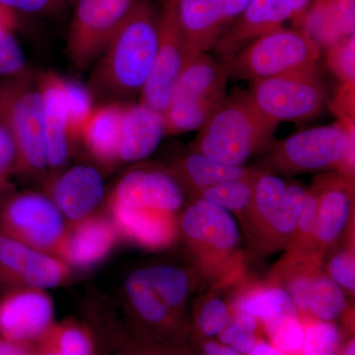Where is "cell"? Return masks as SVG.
<instances>
[{"instance_id": "cell-1", "label": "cell", "mask_w": 355, "mask_h": 355, "mask_svg": "<svg viewBox=\"0 0 355 355\" xmlns=\"http://www.w3.org/2000/svg\"><path fill=\"white\" fill-rule=\"evenodd\" d=\"M160 14L149 0H137L101 57L88 89L93 97L120 103L141 93L159 44Z\"/></svg>"}, {"instance_id": "cell-2", "label": "cell", "mask_w": 355, "mask_h": 355, "mask_svg": "<svg viewBox=\"0 0 355 355\" xmlns=\"http://www.w3.org/2000/svg\"><path fill=\"white\" fill-rule=\"evenodd\" d=\"M279 123L265 116L249 93L226 96L218 108L200 128L191 151L222 164L243 166L273 142Z\"/></svg>"}, {"instance_id": "cell-3", "label": "cell", "mask_w": 355, "mask_h": 355, "mask_svg": "<svg viewBox=\"0 0 355 355\" xmlns=\"http://www.w3.org/2000/svg\"><path fill=\"white\" fill-rule=\"evenodd\" d=\"M354 119L303 130L268 149L265 167L279 173L335 169L352 180L354 172Z\"/></svg>"}, {"instance_id": "cell-4", "label": "cell", "mask_w": 355, "mask_h": 355, "mask_svg": "<svg viewBox=\"0 0 355 355\" xmlns=\"http://www.w3.org/2000/svg\"><path fill=\"white\" fill-rule=\"evenodd\" d=\"M0 123L17 149L15 173L36 177L46 167L43 99L37 76L24 70L0 83Z\"/></svg>"}, {"instance_id": "cell-5", "label": "cell", "mask_w": 355, "mask_h": 355, "mask_svg": "<svg viewBox=\"0 0 355 355\" xmlns=\"http://www.w3.org/2000/svg\"><path fill=\"white\" fill-rule=\"evenodd\" d=\"M228 67L207 53L187 65L163 114L166 133L200 130L226 98Z\"/></svg>"}, {"instance_id": "cell-6", "label": "cell", "mask_w": 355, "mask_h": 355, "mask_svg": "<svg viewBox=\"0 0 355 355\" xmlns=\"http://www.w3.org/2000/svg\"><path fill=\"white\" fill-rule=\"evenodd\" d=\"M321 51L302 29L279 28L254 39L226 62L229 76L251 83L317 69Z\"/></svg>"}, {"instance_id": "cell-7", "label": "cell", "mask_w": 355, "mask_h": 355, "mask_svg": "<svg viewBox=\"0 0 355 355\" xmlns=\"http://www.w3.org/2000/svg\"><path fill=\"white\" fill-rule=\"evenodd\" d=\"M69 222L53 200L36 191L0 198V230L27 246L58 258Z\"/></svg>"}, {"instance_id": "cell-8", "label": "cell", "mask_w": 355, "mask_h": 355, "mask_svg": "<svg viewBox=\"0 0 355 355\" xmlns=\"http://www.w3.org/2000/svg\"><path fill=\"white\" fill-rule=\"evenodd\" d=\"M252 84L249 94L257 108L279 123L309 120L326 104V88L317 69L270 77Z\"/></svg>"}, {"instance_id": "cell-9", "label": "cell", "mask_w": 355, "mask_h": 355, "mask_svg": "<svg viewBox=\"0 0 355 355\" xmlns=\"http://www.w3.org/2000/svg\"><path fill=\"white\" fill-rule=\"evenodd\" d=\"M137 0H76L67 53L80 71L87 70L106 50Z\"/></svg>"}, {"instance_id": "cell-10", "label": "cell", "mask_w": 355, "mask_h": 355, "mask_svg": "<svg viewBox=\"0 0 355 355\" xmlns=\"http://www.w3.org/2000/svg\"><path fill=\"white\" fill-rule=\"evenodd\" d=\"M198 55L184 39L172 0H164L159 23L157 53L150 76L140 93L139 103L164 114L178 78Z\"/></svg>"}, {"instance_id": "cell-11", "label": "cell", "mask_w": 355, "mask_h": 355, "mask_svg": "<svg viewBox=\"0 0 355 355\" xmlns=\"http://www.w3.org/2000/svg\"><path fill=\"white\" fill-rule=\"evenodd\" d=\"M125 333L149 340H188L190 328L168 308L151 286L144 268L125 282Z\"/></svg>"}, {"instance_id": "cell-12", "label": "cell", "mask_w": 355, "mask_h": 355, "mask_svg": "<svg viewBox=\"0 0 355 355\" xmlns=\"http://www.w3.org/2000/svg\"><path fill=\"white\" fill-rule=\"evenodd\" d=\"M71 268L57 257L23 244L0 230V287L49 289L67 284Z\"/></svg>"}, {"instance_id": "cell-13", "label": "cell", "mask_w": 355, "mask_h": 355, "mask_svg": "<svg viewBox=\"0 0 355 355\" xmlns=\"http://www.w3.org/2000/svg\"><path fill=\"white\" fill-rule=\"evenodd\" d=\"M178 23L197 55L216 48L250 0H172Z\"/></svg>"}, {"instance_id": "cell-14", "label": "cell", "mask_w": 355, "mask_h": 355, "mask_svg": "<svg viewBox=\"0 0 355 355\" xmlns=\"http://www.w3.org/2000/svg\"><path fill=\"white\" fill-rule=\"evenodd\" d=\"M55 323V305L46 289H9L0 298V338L36 343Z\"/></svg>"}, {"instance_id": "cell-15", "label": "cell", "mask_w": 355, "mask_h": 355, "mask_svg": "<svg viewBox=\"0 0 355 355\" xmlns=\"http://www.w3.org/2000/svg\"><path fill=\"white\" fill-rule=\"evenodd\" d=\"M313 0H250L242 15L219 40L214 50L222 62H228L254 39L284 27L286 21L297 22Z\"/></svg>"}, {"instance_id": "cell-16", "label": "cell", "mask_w": 355, "mask_h": 355, "mask_svg": "<svg viewBox=\"0 0 355 355\" xmlns=\"http://www.w3.org/2000/svg\"><path fill=\"white\" fill-rule=\"evenodd\" d=\"M108 202L176 214L183 207L184 193L174 175L160 170L137 169L121 178Z\"/></svg>"}, {"instance_id": "cell-17", "label": "cell", "mask_w": 355, "mask_h": 355, "mask_svg": "<svg viewBox=\"0 0 355 355\" xmlns=\"http://www.w3.org/2000/svg\"><path fill=\"white\" fill-rule=\"evenodd\" d=\"M180 228L193 247L220 254L235 251L241 240L239 226L230 211L202 198L184 210Z\"/></svg>"}, {"instance_id": "cell-18", "label": "cell", "mask_w": 355, "mask_h": 355, "mask_svg": "<svg viewBox=\"0 0 355 355\" xmlns=\"http://www.w3.org/2000/svg\"><path fill=\"white\" fill-rule=\"evenodd\" d=\"M46 195L67 220H83L96 214L104 200V179L94 167L74 166L51 178L46 184Z\"/></svg>"}, {"instance_id": "cell-19", "label": "cell", "mask_w": 355, "mask_h": 355, "mask_svg": "<svg viewBox=\"0 0 355 355\" xmlns=\"http://www.w3.org/2000/svg\"><path fill=\"white\" fill-rule=\"evenodd\" d=\"M119 234L110 216L92 214L69 222L58 259L70 268H87L104 260L118 242Z\"/></svg>"}, {"instance_id": "cell-20", "label": "cell", "mask_w": 355, "mask_h": 355, "mask_svg": "<svg viewBox=\"0 0 355 355\" xmlns=\"http://www.w3.org/2000/svg\"><path fill=\"white\" fill-rule=\"evenodd\" d=\"M43 99V132L46 167L58 172L70 157L72 141L69 135L62 77L53 72L37 76Z\"/></svg>"}, {"instance_id": "cell-21", "label": "cell", "mask_w": 355, "mask_h": 355, "mask_svg": "<svg viewBox=\"0 0 355 355\" xmlns=\"http://www.w3.org/2000/svg\"><path fill=\"white\" fill-rule=\"evenodd\" d=\"M110 218L120 237L146 249H164L173 244L178 234L175 214L159 210L137 209L108 202Z\"/></svg>"}, {"instance_id": "cell-22", "label": "cell", "mask_w": 355, "mask_h": 355, "mask_svg": "<svg viewBox=\"0 0 355 355\" xmlns=\"http://www.w3.org/2000/svg\"><path fill=\"white\" fill-rule=\"evenodd\" d=\"M166 133L163 114L146 105H123L119 162H135L148 157Z\"/></svg>"}, {"instance_id": "cell-23", "label": "cell", "mask_w": 355, "mask_h": 355, "mask_svg": "<svg viewBox=\"0 0 355 355\" xmlns=\"http://www.w3.org/2000/svg\"><path fill=\"white\" fill-rule=\"evenodd\" d=\"M319 202L313 238L320 246H330L342 234L352 214V180L326 178L316 184Z\"/></svg>"}, {"instance_id": "cell-24", "label": "cell", "mask_w": 355, "mask_h": 355, "mask_svg": "<svg viewBox=\"0 0 355 355\" xmlns=\"http://www.w3.org/2000/svg\"><path fill=\"white\" fill-rule=\"evenodd\" d=\"M123 105L108 103L93 110L81 130L80 139L89 153L103 165L119 162Z\"/></svg>"}, {"instance_id": "cell-25", "label": "cell", "mask_w": 355, "mask_h": 355, "mask_svg": "<svg viewBox=\"0 0 355 355\" xmlns=\"http://www.w3.org/2000/svg\"><path fill=\"white\" fill-rule=\"evenodd\" d=\"M259 172L244 166L222 164L202 153L191 151L177 163L173 175L180 183L184 182L193 191H198L224 182L254 178Z\"/></svg>"}, {"instance_id": "cell-26", "label": "cell", "mask_w": 355, "mask_h": 355, "mask_svg": "<svg viewBox=\"0 0 355 355\" xmlns=\"http://www.w3.org/2000/svg\"><path fill=\"white\" fill-rule=\"evenodd\" d=\"M34 347L35 355H97L94 331L72 319L53 324Z\"/></svg>"}, {"instance_id": "cell-27", "label": "cell", "mask_w": 355, "mask_h": 355, "mask_svg": "<svg viewBox=\"0 0 355 355\" xmlns=\"http://www.w3.org/2000/svg\"><path fill=\"white\" fill-rule=\"evenodd\" d=\"M296 26L310 37L320 51H327L340 40L352 36L335 3V0H313Z\"/></svg>"}, {"instance_id": "cell-28", "label": "cell", "mask_w": 355, "mask_h": 355, "mask_svg": "<svg viewBox=\"0 0 355 355\" xmlns=\"http://www.w3.org/2000/svg\"><path fill=\"white\" fill-rule=\"evenodd\" d=\"M161 299L182 321L186 322L184 310L190 294L191 282L188 273L178 266L155 265L144 268Z\"/></svg>"}, {"instance_id": "cell-29", "label": "cell", "mask_w": 355, "mask_h": 355, "mask_svg": "<svg viewBox=\"0 0 355 355\" xmlns=\"http://www.w3.org/2000/svg\"><path fill=\"white\" fill-rule=\"evenodd\" d=\"M287 183L284 180L270 173L260 172L254 178L251 210L254 218L266 228L279 214L286 195Z\"/></svg>"}, {"instance_id": "cell-30", "label": "cell", "mask_w": 355, "mask_h": 355, "mask_svg": "<svg viewBox=\"0 0 355 355\" xmlns=\"http://www.w3.org/2000/svg\"><path fill=\"white\" fill-rule=\"evenodd\" d=\"M347 307L345 294L329 275L316 273L311 286L307 312L315 320L331 322L342 316Z\"/></svg>"}, {"instance_id": "cell-31", "label": "cell", "mask_w": 355, "mask_h": 355, "mask_svg": "<svg viewBox=\"0 0 355 355\" xmlns=\"http://www.w3.org/2000/svg\"><path fill=\"white\" fill-rule=\"evenodd\" d=\"M263 323L273 347L286 355H301L304 327L296 308L268 318Z\"/></svg>"}, {"instance_id": "cell-32", "label": "cell", "mask_w": 355, "mask_h": 355, "mask_svg": "<svg viewBox=\"0 0 355 355\" xmlns=\"http://www.w3.org/2000/svg\"><path fill=\"white\" fill-rule=\"evenodd\" d=\"M114 334L106 355H193L188 340H149L133 338L125 331Z\"/></svg>"}, {"instance_id": "cell-33", "label": "cell", "mask_w": 355, "mask_h": 355, "mask_svg": "<svg viewBox=\"0 0 355 355\" xmlns=\"http://www.w3.org/2000/svg\"><path fill=\"white\" fill-rule=\"evenodd\" d=\"M256 177L224 182L203 188L196 193L200 198L216 203L228 211H245L251 207L253 184Z\"/></svg>"}, {"instance_id": "cell-34", "label": "cell", "mask_w": 355, "mask_h": 355, "mask_svg": "<svg viewBox=\"0 0 355 355\" xmlns=\"http://www.w3.org/2000/svg\"><path fill=\"white\" fill-rule=\"evenodd\" d=\"M295 305L291 296L282 287H270L248 294L237 303V313H244L257 320L268 319L284 312L294 309Z\"/></svg>"}, {"instance_id": "cell-35", "label": "cell", "mask_w": 355, "mask_h": 355, "mask_svg": "<svg viewBox=\"0 0 355 355\" xmlns=\"http://www.w3.org/2000/svg\"><path fill=\"white\" fill-rule=\"evenodd\" d=\"M69 135L72 141L80 139L81 130L93 112V95L88 87L62 77Z\"/></svg>"}, {"instance_id": "cell-36", "label": "cell", "mask_w": 355, "mask_h": 355, "mask_svg": "<svg viewBox=\"0 0 355 355\" xmlns=\"http://www.w3.org/2000/svg\"><path fill=\"white\" fill-rule=\"evenodd\" d=\"M303 327L304 340L301 355H340V334L335 324L314 319Z\"/></svg>"}, {"instance_id": "cell-37", "label": "cell", "mask_w": 355, "mask_h": 355, "mask_svg": "<svg viewBox=\"0 0 355 355\" xmlns=\"http://www.w3.org/2000/svg\"><path fill=\"white\" fill-rule=\"evenodd\" d=\"M307 196L308 191L300 184H287L282 209L266 229H270V233L277 237H286L294 233Z\"/></svg>"}, {"instance_id": "cell-38", "label": "cell", "mask_w": 355, "mask_h": 355, "mask_svg": "<svg viewBox=\"0 0 355 355\" xmlns=\"http://www.w3.org/2000/svg\"><path fill=\"white\" fill-rule=\"evenodd\" d=\"M257 329L258 320L256 318L244 313H236L230 323L217 336L222 345L230 347L240 354L247 355L259 342Z\"/></svg>"}, {"instance_id": "cell-39", "label": "cell", "mask_w": 355, "mask_h": 355, "mask_svg": "<svg viewBox=\"0 0 355 355\" xmlns=\"http://www.w3.org/2000/svg\"><path fill=\"white\" fill-rule=\"evenodd\" d=\"M327 51V65L343 85L355 83V35L340 40Z\"/></svg>"}, {"instance_id": "cell-40", "label": "cell", "mask_w": 355, "mask_h": 355, "mask_svg": "<svg viewBox=\"0 0 355 355\" xmlns=\"http://www.w3.org/2000/svg\"><path fill=\"white\" fill-rule=\"evenodd\" d=\"M230 312L227 304L220 298L207 301L196 320L198 333L205 338H212L230 323Z\"/></svg>"}, {"instance_id": "cell-41", "label": "cell", "mask_w": 355, "mask_h": 355, "mask_svg": "<svg viewBox=\"0 0 355 355\" xmlns=\"http://www.w3.org/2000/svg\"><path fill=\"white\" fill-rule=\"evenodd\" d=\"M17 149L10 133L0 123V198L13 193L11 174L15 173Z\"/></svg>"}, {"instance_id": "cell-42", "label": "cell", "mask_w": 355, "mask_h": 355, "mask_svg": "<svg viewBox=\"0 0 355 355\" xmlns=\"http://www.w3.org/2000/svg\"><path fill=\"white\" fill-rule=\"evenodd\" d=\"M24 53L10 31L0 29V76H12L24 71Z\"/></svg>"}, {"instance_id": "cell-43", "label": "cell", "mask_w": 355, "mask_h": 355, "mask_svg": "<svg viewBox=\"0 0 355 355\" xmlns=\"http://www.w3.org/2000/svg\"><path fill=\"white\" fill-rule=\"evenodd\" d=\"M354 256L350 252L335 254L329 263V277L345 291L354 293L355 266Z\"/></svg>"}, {"instance_id": "cell-44", "label": "cell", "mask_w": 355, "mask_h": 355, "mask_svg": "<svg viewBox=\"0 0 355 355\" xmlns=\"http://www.w3.org/2000/svg\"><path fill=\"white\" fill-rule=\"evenodd\" d=\"M0 3L13 12L50 15L60 12L69 2L67 0H0Z\"/></svg>"}, {"instance_id": "cell-45", "label": "cell", "mask_w": 355, "mask_h": 355, "mask_svg": "<svg viewBox=\"0 0 355 355\" xmlns=\"http://www.w3.org/2000/svg\"><path fill=\"white\" fill-rule=\"evenodd\" d=\"M318 202H319V193L315 186L314 188L308 190L307 200L294 230V232H297L300 237H312L313 239L315 225H316Z\"/></svg>"}, {"instance_id": "cell-46", "label": "cell", "mask_w": 355, "mask_h": 355, "mask_svg": "<svg viewBox=\"0 0 355 355\" xmlns=\"http://www.w3.org/2000/svg\"><path fill=\"white\" fill-rule=\"evenodd\" d=\"M0 355H35L34 343L13 342L0 338Z\"/></svg>"}, {"instance_id": "cell-47", "label": "cell", "mask_w": 355, "mask_h": 355, "mask_svg": "<svg viewBox=\"0 0 355 355\" xmlns=\"http://www.w3.org/2000/svg\"><path fill=\"white\" fill-rule=\"evenodd\" d=\"M202 352L214 355H242L236 350L231 349L227 345L214 342H207L203 343Z\"/></svg>"}, {"instance_id": "cell-48", "label": "cell", "mask_w": 355, "mask_h": 355, "mask_svg": "<svg viewBox=\"0 0 355 355\" xmlns=\"http://www.w3.org/2000/svg\"><path fill=\"white\" fill-rule=\"evenodd\" d=\"M15 25L16 19L13 11L0 3V29L11 32Z\"/></svg>"}, {"instance_id": "cell-49", "label": "cell", "mask_w": 355, "mask_h": 355, "mask_svg": "<svg viewBox=\"0 0 355 355\" xmlns=\"http://www.w3.org/2000/svg\"><path fill=\"white\" fill-rule=\"evenodd\" d=\"M247 355H286L280 352L277 347H273L270 343L258 342L256 347Z\"/></svg>"}, {"instance_id": "cell-50", "label": "cell", "mask_w": 355, "mask_h": 355, "mask_svg": "<svg viewBox=\"0 0 355 355\" xmlns=\"http://www.w3.org/2000/svg\"><path fill=\"white\" fill-rule=\"evenodd\" d=\"M340 355H355V340L354 338H350L349 342L345 343L343 347Z\"/></svg>"}, {"instance_id": "cell-51", "label": "cell", "mask_w": 355, "mask_h": 355, "mask_svg": "<svg viewBox=\"0 0 355 355\" xmlns=\"http://www.w3.org/2000/svg\"><path fill=\"white\" fill-rule=\"evenodd\" d=\"M74 1H76V0H67V2H69V3H72V2Z\"/></svg>"}]
</instances>
